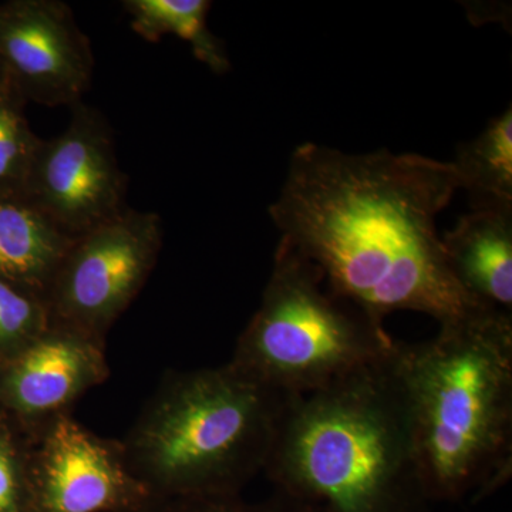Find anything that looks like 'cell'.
Returning <instances> with one entry per match:
<instances>
[{
  "mask_svg": "<svg viewBox=\"0 0 512 512\" xmlns=\"http://www.w3.org/2000/svg\"><path fill=\"white\" fill-rule=\"evenodd\" d=\"M70 113L63 133L37 148L23 192L76 239L127 208V177L103 114L83 101Z\"/></svg>",
  "mask_w": 512,
  "mask_h": 512,
  "instance_id": "52a82bcc",
  "label": "cell"
},
{
  "mask_svg": "<svg viewBox=\"0 0 512 512\" xmlns=\"http://www.w3.org/2000/svg\"><path fill=\"white\" fill-rule=\"evenodd\" d=\"M10 90H13V87L12 84H10L8 73H6L3 64L0 63V96H2V94L10 92Z\"/></svg>",
  "mask_w": 512,
  "mask_h": 512,
  "instance_id": "d6986e66",
  "label": "cell"
},
{
  "mask_svg": "<svg viewBox=\"0 0 512 512\" xmlns=\"http://www.w3.org/2000/svg\"><path fill=\"white\" fill-rule=\"evenodd\" d=\"M451 164L473 210H512L511 106L460 146Z\"/></svg>",
  "mask_w": 512,
  "mask_h": 512,
  "instance_id": "4fadbf2b",
  "label": "cell"
},
{
  "mask_svg": "<svg viewBox=\"0 0 512 512\" xmlns=\"http://www.w3.org/2000/svg\"><path fill=\"white\" fill-rule=\"evenodd\" d=\"M458 190L451 163L305 143L293 150L269 215L330 291L373 318L413 311L447 325L490 311L457 284L437 231Z\"/></svg>",
  "mask_w": 512,
  "mask_h": 512,
  "instance_id": "6da1fadb",
  "label": "cell"
},
{
  "mask_svg": "<svg viewBox=\"0 0 512 512\" xmlns=\"http://www.w3.org/2000/svg\"><path fill=\"white\" fill-rule=\"evenodd\" d=\"M50 325L45 298L0 278V355L9 359Z\"/></svg>",
  "mask_w": 512,
  "mask_h": 512,
  "instance_id": "2e32d148",
  "label": "cell"
},
{
  "mask_svg": "<svg viewBox=\"0 0 512 512\" xmlns=\"http://www.w3.org/2000/svg\"><path fill=\"white\" fill-rule=\"evenodd\" d=\"M228 494L221 495H204V497H188L185 500L190 503L187 508H190L187 512H313L309 510L305 505L296 503V501L288 498V507L284 510L274 511H248L242 510V508L234 507L229 503H225V497Z\"/></svg>",
  "mask_w": 512,
  "mask_h": 512,
  "instance_id": "ac0fdd59",
  "label": "cell"
},
{
  "mask_svg": "<svg viewBox=\"0 0 512 512\" xmlns=\"http://www.w3.org/2000/svg\"><path fill=\"white\" fill-rule=\"evenodd\" d=\"M26 101L16 90L0 96V194L23 192L42 138L25 116Z\"/></svg>",
  "mask_w": 512,
  "mask_h": 512,
  "instance_id": "9a60e30c",
  "label": "cell"
},
{
  "mask_svg": "<svg viewBox=\"0 0 512 512\" xmlns=\"http://www.w3.org/2000/svg\"><path fill=\"white\" fill-rule=\"evenodd\" d=\"M0 63L26 103L46 107L83 101L94 72L89 37L60 0L0 3Z\"/></svg>",
  "mask_w": 512,
  "mask_h": 512,
  "instance_id": "9c48e42d",
  "label": "cell"
},
{
  "mask_svg": "<svg viewBox=\"0 0 512 512\" xmlns=\"http://www.w3.org/2000/svg\"><path fill=\"white\" fill-rule=\"evenodd\" d=\"M36 512H114L151 497L123 441L93 433L64 414L29 431Z\"/></svg>",
  "mask_w": 512,
  "mask_h": 512,
  "instance_id": "ba28073f",
  "label": "cell"
},
{
  "mask_svg": "<svg viewBox=\"0 0 512 512\" xmlns=\"http://www.w3.org/2000/svg\"><path fill=\"white\" fill-rule=\"evenodd\" d=\"M441 244L451 274L474 302L512 312V210H471Z\"/></svg>",
  "mask_w": 512,
  "mask_h": 512,
  "instance_id": "8fae6325",
  "label": "cell"
},
{
  "mask_svg": "<svg viewBox=\"0 0 512 512\" xmlns=\"http://www.w3.org/2000/svg\"><path fill=\"white\" fill-rule=\"evenodd\" d=\"M396 345L383 320L330 291L318 266L281 239L231 363L276 393L299 396L382 362Z\"/></svg>",
  "mask_w": 512,
  "mask_h": 512,
  "instance_id": "5b68a950",
  "label": "cell"
},
{
  "mask_svg": "<svg viewBox=\"0 0 512 512\" xmlns=\"http://www.w3.org/2000/svg\"><path fill=\"white\" fill-rule=\"evenodd\" d=\"M393 353L288 396L264 467L286 497L313 512H409L424 497Z\"/></svg>",
  "mask_w": 512,
  "mask_h": 512,
  "instance_id": "7a4b0ae2",
  "label": "cell"
},
{
  "mask_svg": "<svg viewBox=\"0 0 512 512\" xmlns=\"http://www.w3.org/2000/svg\"><path fill=\"white\" fill-rule=\"evenodd\" d=\"M123 5L131 28L147 42L178 37L190 43L194 56L212 72H228L231 64L224 45L208 28V0H126Z\"/></svg>",
  "mask_w": 512,
  "mask_h": 512,
  "instance_id": "5bb4252c",
  "label": "cell"
},
{
  "mask_svg": "<svg viewBox=\"0 0 512 512\" xmlns=\"http://www.w3.org/2000/svg\"><path fill=\"white\" fill-rule=\"evenodd\" d=\"M402 389L424 497H461L511 473L512 315L480 311L397 343Z\"/></svg>",
  "mask_w": 512,
  "mask_h": 512,
  "instance_id": "3957f363",
  "label": "cell"
},
{
  "mask_svg": "<svg viewBox=\"0 0 512 512\" xmlns=\"http://www.w3.org/2000/svg\"><path fill=\"white\" fill-rule=\"evenodd\" d=\"M73 241L25 192L0 194V278L45 298Z\"/></svg>",
  "mask_w": 512,
  "mask_h": 512,
  "instance_id": "7c38bea8",
  "label": "cell"
},
{
  "mask_svg": "<svg viewBox=\"0 0 512 512\" xmlns=\"http://www.w3.org/2000/svg\"><path fill=\"white\" fill-rule=\"evenodd\" d=\"M163 237L156 212L124 208L74 239L45 296L50 323L106 342L153 272Z\"/></svg>",
  "mask_w": 512,
  "mask_h": 512,
  "instance_id": "8992f818",
  "label": "cell"
},
{
  "mask_svg": "<svg viewBox=\"0 0 512 512\" xmlns=\"http://www.w3.org/2000/svg\"><path fill=\"white\" fill-rule=\"evenodd\" d=\"M288 399L231 362L171 373L123 440L150 494H232L264 470Z\"/></svg>",
  "mask_w": 512,
  "mask_h": 512,
  "instance_id": "277c9868",
  "label": "cell"
},
{
  "mask_svg": "<svg viewBox=\"0 0 512 512\" xmlns=\"http://www.w3.org/2000/svg\"><path fill=\"white\" fill-rule=\"evenodd\" d=\"M0 512H36L29 431L18 441L0 430Z\"/></svg>",
  "mask_w": 512,
  "mask_h": 512,
  "instance_id": "e0dca14e",
  "label": "cell"
},
{
  "mask_svg": "<svg viewBox=\"0 0 512 512\" xmlns=\"http://www.w3.org/2000/svg\"><path fill=\"white\" fill-rule=\"evenodd\" d=\"M106 342L50 323L0 370V399L22 429L72 414L77 400L109 379Z\"/></svg>",
  "mask_w": 512,
  "mask_h": 512,
  "instance_id": "30bf717a",
  "label": "cell"
}]
</instances>
